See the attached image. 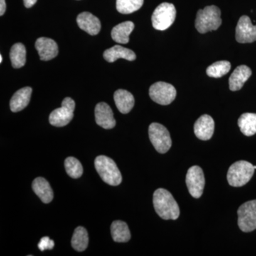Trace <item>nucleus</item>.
<instances>
[{
	"label": "nucleus",
	"mask_w": 256,
	"mask_h": 256,
	"mask_svg": "<svg viewBox=\"0 0 256 256\" xmlns=\"http://www.w3.org/2000/svg\"><path fill=\"white\" fill-rule=\"evenodd\" d=\"M153 205L160 217L164 220H178L180 207L172 194L164 188H158L153 194Z\"/></svg>",
	"instance_id": "1"
},
{
	"label": "nucleus",
	"mask_w": 256,
	"mask_h": 256,
	"mask_svg": "<svg viewBox=\"0 0 256 256\" xmlns=\"http://www.w3.org/2000/svg\"><path fill=\"white\" fill-rule=\"evenodd\" d=\"M222 23L220 10L215 5L206 6L197 12L195 28L200 33L215 31L220 28Z\"/></svg>",
	"instance_id": "2"
},
{
	"label": "nucleus",
	"mask_w": 256,
	"mask_h": 256,
	"mask_svg": "<svg viewBox=\"0 0 256 256\" xmlns=\"http://www.w3.org/2000/svg\"><path fill=\"white\" fill-rule=\"evenodd\" d=\"M95 166L101 178L108 184L118 186L122 182L120 172L116 162L108 156H97L95 160Z\"/></svg>",
	"instance_id": "3"
},
{
	"label": "nucleus",
	"mask_w": 256,
	"mask_h": 256,
	"mask_svg": "<svg viewBox=\"0 0 256 256\" xmlns=\"http://www.w3.org/2000/svg\"><path fill=\"white\" fill-rule=\"evenodd\" d=\"M254 168L252 163L247 161L236 162L229 168L227 180L230 186L240 188L246 184L254 176Z\"/></svg>",
	"instance_id": "4"
},
{
	"label": "nucleus",
	"mask_w": 256,
	"mask_h": 256,
	"mask_svg": "<svg viewBox=\"0 0 256 256\" xmlns=\"http://www.w3.org/2000/svg\"><path fill=\"white\" fill-rule=\"evenodd\" d=\"M176 8L172 3L160 4L154 10L152 16L153 28L160 31H164L170 28L176 18Z\"/></svg>",
	"instance_id": "5"
},
{
	"label": "nucleus",
	"mask_w": 256,
	"mask_h": 256,
	"mask_svg": "<svg viewBox=\"0 0 256 256\" xmlns=\"http://www.w3.org/2000/svg\"><path fill=\"white\" fill-rule=\"evenodd\" d=\"M149 137L156 151L164 154L172 146V139L169 131L162 124L153 122L149 127Z\"/></svg>",
	"instance_id": "6"
},
{
	"label": "nucleus",
	"mask_w": 256,
	"mask_h": 256,
	"mask_svg": "<svg viewBox=\"0 0 256 256\" xmlns=\"http://www.w3.org/2000/svg\"><path fill=\"white\" fill-rule=\"evenodd\" d=\"M149 94L154 102L160 105L166 106L174 100L176 96V90L172 84L160 82L151 86Z\"/></svg>",
	"instance_id": "7"
},
{
	"label": "nucleus",
	"mask_w": 256,
	"mask_h": 256,
	"mask_svg": "<svg viewBox=\"0 0 256 256\" xmlns=\"http://www.w3.org/2000/svg\"><path fill=\"white\" fill-rule=\"evenodd\" d=\"M75 102L70 98H66L62 101V107L52 111L50 116V122L55 127L67 126L74 118Z\"/></svg>",
	"instance_id": "8"
},
{
	"label": "nucleus",
	"mask_w": 256,
	"mask_h": 256,
	"mask_svg": "<svg viewBox=\"0 0 256 256\" xmlns=\"http://www.w3.org/2000/svg\"><path fill=\"white\" fill-rule=\"evenodd\" d=\"M238 224L242 232H252L256 229V200L242 204L238 210Z\"/></svg>",
	"instance_id": "9"
},
{
	"label": "nucleus",
	"mask_w": 256,
	"mask_h": 256,
	"mask_svg": "<svg viewBox=\"0 0 256 256\" xmlns=\"http://www.w3.org/2000/svg\"><path fill=\"white\" fill-rule=\"evenodd\" d=\"M186 184L192 196L196 198L202 196L205 186V178L200 166H193L188 170Z\"/></svg>",
	"instance_id": "10"
},
{
	"label": "nucleus",
	"mask_w": 256,
	"mask_h": 256,
	"mask_svg": "<svg viewBox=\"0 0 256 256\" xmlns=\"http://www.w3.org/2000/svg\"><path fill=\"white\" fill-rule=\"evenodd\" d=\"M236 40L240 44L256 41V25L252 24L250 18L246 15L239 18L236 28Z\"/></svg>",
	"instance_id": "11"
},
{
	"label": "nucleus",
	"mask_w": 256,
	"mask_h": 256,
	"mask_svg": "<svg viewBox=\"0 0 256 256\" xmlns=\"http://www.w3.org/2000/svg\"><path fill=\"white\" fill-rule=\"evenodd\" d=\"M95 117L96 124L104 129H112L116 126L114 112L110 106L106 102H99L96 105Z\"/></svg>",
	"instance_id": "12"
},
{
	"label": "nucleus",
	"mask_w": 256,
	"mask_h": 256,
	"mask_svg": "<svg viewBox=\"0 0 256 256\" xmlns=\"http://www.w3.org/2000/svg\"><path fill=\"white\" fill-rule=\"evenodd\" d=\"M215 124L213 118L208 114H203L194 126L195 136L202 140H208L213 136Z\"/></svg>",
	"instance_id": "13"
},
{
	"label": "nucleus",
	"mask_w": 256,
	"mask_h": 256,
	"mask_svg": "<svg viewBox=\"0 0 256 256\" xmlns=\"http://www.w3.org/2000/svg\"><path fill=\"white\" fill-rule=\"evenodd\" d=\"M35 47L42 60H53L58 54L56 42L46 37L38 38L35 44Z\"/></svg>",
	"instance_id": "14"
},
{
	"label": "nucleus",
	"mask_w": 256,
	"mask_h": 256,
	"mask_svg": "<svg viewBox=\"0 0 256 256\" xmlns=\"http://www.w3.org/2000/svg\"><path fill=\"white\" fill-rule=\"evenodd\" d=\"M77 24L79 28L92 36L97 35L100 31V20L92 13L84 12L77 16Z\"/></svg>",
	"instance_id": "15"
},
{
	"label": "nucleus",
	"mask_w": 256,
	"mask_h": 256,
	"mask_svg": "<svg viewBox=\"0 0 256 256\" xmlns=\"http://www.w3.org/2000/svg\"><path fill=\"white\" fill-rule=\"evenodd\" d=\"M252 69L246 65L239 66L229 78V88L232 92L240 90L252 76Z\"/></svg>",
	"instance_id": "16"
},
{
	"label": "nucleus",
	"mask_w": 256,
	"mask_h": 256,
	"mask_svg": "<svg viewBox=\"0 0 256 256\" xmlns=\"http://www.w3.org/2000/svg\"><path fill=\"white\" fill-rule=\"evenodd\" d=\"M32 92V88L24 87L18 90L10 100V109L16 112L24 110L30 104Z\"/></svg>",
	"instance_id": "17"
},
{
	"label": "nucleus",
	"mask_w": 256,
	"mask_h": 256,
	"mask_svg": "<svg viewBox=\"0 0 256 256\" xmlns=\"http://www.w3.org/2000/svg\"><path fill=\"white\" fill-rule=\"evenodd\" d=\"M114 100L116 107L122 114L130 112L134 105V98L132 94L124 89H119L114 94Z\"/></svg>",
	"instance_id": "18"
},
{
	"label": "nucleus",
	"mask_w": 256,
	"mask_h": 256,
	"mask_svg": "<svg viewBox=\"0 0 256 256\" xmlns=\"http://www.w3.org/2000/svg\"><path fill=\"white\" fill-rule=\"evenodd\" d=\"M104 57L108 62L110 63H112L119 58H124L130 62L136 60V55L133 50L119 45H116L106 50L104 54Z\"/></svg>",
	"instance_id": "19"
},
{
	"label": "nucleus",
	"mask_w": 256,
	"mask_h": 256,
	"mask_svg": "<svg viewBox=\"0 0 256 256\" xmlns=\"http://www.w3.org/2000/svg\"><path fill=\"white\" fill-rule=\"evenodd\" d=\"M32 188L44 204L50 203L54 198V192L50 183L43 178H37L32 183Z\"/></svg>",
	"instance_id": "20"
},
{
	"label": "nucleus",
	"mask_w": 256,
	"mask_h": 256,
	"mask_svg": "<svg viewBox=\"0 0 256 256\" xmlns=\"http://www.w3.org/2000/svg\"><path fill=\"white\" fill-rule=\"evenodd\" d=\"M134 23L130 21L124 22L114 26L111 32V36L114 42L119 44H128L129 36L134 30Z\"/></svg>",
	"instance_id": "21"
},
{
	"label": "nucleus",
	"mask_w": 256,
	"mask_h": 256,
	"mask_svg": "<svg viewBox=\"0 0 256 256\" xmlns=\"http://www.w3.org/2000/svg\"><path fill=\"white\" fill-rule=\"evenodd\" d=\"M111 235L114 242H126L131 238L130 232L128 224L122 220H114L111 224Z\"/></svg>",
	"instance_id": "22"
},
{
	"label": "nucleus",
	"mask_w": 256,
	"mask_h": 256,
	"mask_svg": "<svg viewBox=\"0 0 256 256\" xmlns=\"http://www.w3.org/2000/svg\"><path fill=\"white\" fill-rule=\"evenodd\" d=\"M238 124L244 136H254L256 133V114L246 112L239 118Z\"/></svg>",
	"instance_id": "23"
},
{
	"label": "nucleus",
	"mask_w": 256,
	"mask_h": 256,
	"mask_svg": "<svg viewBox=\"0 0 256 256\" xmlns=\"http://www.w3.org/2000/svg\"><path fill=\"white\" fill-rule=\"evenodd\" d=\"M26 52L22 44L16 43L13 45L10 50V60L13 68H20L26 64Z\"/></svg>",
	"instance_id": "24"
},
{
	"label": "nucleus",
	"mask_w": 256,
	"mask_h": 256,
	"mask_svg": "<svg viewBox=\"0 0 256 256\" xmlns=\"http://www.w3.org/2000/svg\"><path fill=\"white\" fill-rule=\"evenodd\" d=\"M88 234L84 227L78 226L74 230L72 239V247L77 252H84L88 245Z\"/></svg>",
	"instance_id": "25"
},
{
	"label": "nucleus",
	"mask_w": 256,
	"mask_h": 256,
	"mask_svg": "<svg viewBox=\"0 0 256 256\" xmlns=\"http://www.w3.org/2000/svg\"><path fill=\"white\" fill-rule=\"evenodd\" d=\"M230 67L232 65L228 60H220L208 66L206 69V74L208 76L212 78H220L228 73Z\"/></svg>",
	"instance_id": "26"
},
{
	"label": "nucleus",
	"mask_w": 256,
	"mask_h": 256,
	"mask_svg": "<svg viewBox=\"0 0 256 256\" xmlns=\"http://www.w3.org/2000/svg\"><path fill=\"white\" fill-rule=\"evenodd\" d=\"M144 0H116V8L121 14L134 12L142 8Z\"/></svg>",
	"instance_id": "27"
},
{
	"label": "nucleus",
	"mask_w": 256,
	"mask_h": 256,
	"mask_svg": "<svg viewBox=\"0 0 256 256\" xmlns=\"http://www.w3.org/2000/svg\"><path fill=\"white\" fill-rule=\"evenodd\" d=\"M64 165H65V169L67 174L70 178H78L82 176L84 169H82V163L76 158H74V156L67 158L65 160Z\"/></svg>",
	"instance_id": "28"
},
{
	"label": "nucleus",
	"mask_w": 256,
	"mask_h": 256,
	"mask_svg": "<svg viewBox=\"0 0 256 256\" xmlns=\"http://www.w3.org/2000/svg\"><path fill=\"white\" fill-rule=\"evenodd\" d=\"M54 242L50 240L48 236L43 237L38 244V248L41 252H44L46 250H52L54 247Z\"/></svg>",
	"instance_id": "29"
},
{
	"label": "nucleus",
	"mask_w": 256,
	"mask_h": 256,
	"mask_svg": "<svg viewBox=\"0 0 256 256\" xmlns=\"http://www.w3.org/2000/svg\"><path fill=\"white\" fill-rule=\"evenodd\" d=\"M6 11V2L5 0H0V15L2 16Z\"/></svg>",
	"instance_id": "30"
},
{
	"label": "nucleus",
	"mask_w": 256,
	"mask_h": 256,
	"mask_svg": "<svg viewBox=\"0 0 256 256\" xmlns=\"http://www.w3.org/2000/svg\"><path fill=\"white\" fill-rule=\"evenodd\" d=\"M37 0H24V4L26 8H30L36 4Z\"/></svg>",
	"instance_id": "31"
},
{
	"label": "nucleus",
	"mask_w": 256,
	"mask_h": 256,
	"mask_svg": "<svg viewBox=\"0 0 256 256\" xmlns=\"http://www.w3.org/2000/svg\"><path fill=\"white\" fill-rule=\"evenodd\" d=\"M2 60H3V57H2V56H0V63H2Z\"/></svg>",
	"instance_id": "32"
},
{
	"label": "nucleus",
	"mask_w": 256,
	"mask_h": 256,
	"mask_svg": "<svg viewBox=\"0 0 256 256\" xmlns=\"http://www.w3.org/2000/svg\"><path fill=\"white\" fill-rule=\"evenodd\" d=\"M254 168H255V170H256V166H254Z\"/></svg>",
	"instance_id": "33"
}]
</instances>
